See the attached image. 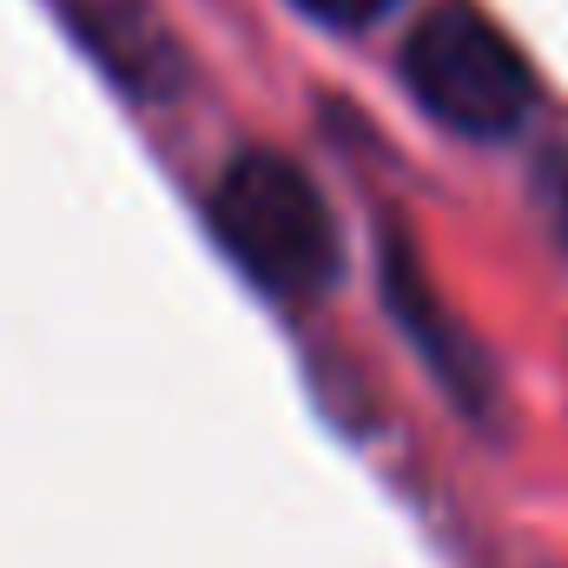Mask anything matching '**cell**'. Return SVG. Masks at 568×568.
I'll use <instances>...</instances> for the list:
<instances>
[{
	"mask_svg": "<svg viewBox=\"0 0 568 568\" xmlns=\"http://www.w3.org/2000/svg\"><path fill=\"white\" fill-rule=\"evenodd\" d=\"M297 7H311V13H317V20H331V27H364V20L390 13L397 0H297Z\"/></svg>",
	"mask_w": 568,
	"mask_h": 568,
	"instance_id": "obj_4",
	"label": "cell"
},
{
	"mask_svg": "<svg viewBox=\"0 0 568 568\" xmlns=\"http://www.w3.org/2000/svg\"><path fill=\"white\" fill-rule=\"evenodd\" d=\"M87 47L113 67V80H126L133 93H165L179 73V53L159 27V13H145L140 0H100L80 13Z\"/></svg>",
	"mask_w": 568,
	"mask_h": 568,
	"instance_id": "obj_3",
	"label": "cell"
},
{
	"mask_svg": "<svg viewBox=\"0 0 568 568\" xmlns=\"http://www.w3.org/2000/svg\"><path fill=\"white\" fill-rule=\"evenodd\" d=\"M212 232L239 258V272L278 297H304L337 272V225L317 185L278 159V152H245L219 192H212Z\"/></svg>",
	"mask_w": 568,
	"mask_h": 568,
	"instance_id": "obj_1",
	"label": "cell"
},
{
	"mask_svg": "<svg viewBox=\"0 0 568 568\" xmlns=\"http://www.w3.org/2000/svg\"><path fill=\"white\" fill-rule=\"evenodd\" d=\"M542 199H549L556 239L568 245V152H556V159H549V172H542Z\"/></svg>",
	"mask_w": 568,
	"mask_h": 568,
	"instance_id": "obj_5",
	"label": "cell"
},
{
	"mask_svg": "<svg viewBox=\"0 0 568 568\" xmlns=\"http://www.w3.org/2000/svg\"><path fill=\"white\" fill-rule=\"evenodd\" d=\"M404 73H410V93L429 113L449 133H469V140H503L536 106L529 60L476 7H436L417 27L410 53H404Z\"/></svg>",
	"mask_w": 568,
	"mask_h": 568,
	"instance_id": "obj_2",
	"label": "cell"
}]
</instances>
